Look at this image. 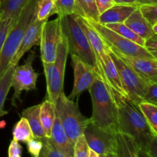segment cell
I'll return each mask as SVG.
<instances>
[{"instance_id":"6","label":"cell","mask_w":157,"mask_h":157,"mask_svg":"<svg viewBox=\"0 0 157 157\" xmlns=\"http://www.w3.org/2000/svg\"><path fill=\"white\" fill-rule=\"evenodd\" d=\"M55 112L61 121L71 144L74 147L77 139L84 133L90 118H87L81 113L78 104L68 99L64 91L57 99Z\"/></svg>"},{"instance_id":"43","label":"cell","mask_w":157,"mask_h":157,"mask_svg":"<svg viewBox=\"0 0 157 157\" xmlns=\"http://www.w3.org/2000/svg\"><path fill=\"white\" fill-rule=\"evenodd\" d=\"M9 157H21V155L13 154V155H10V156H9Z\"/></svg>"},{"instance_id":"4","label":"cell","mask_w":157,"mask_h":157,"mask_svg":"<svg viewBox=\"0 0 157 157\" xmlns=\"http://www.w3.org/2000/svg\"><path fill=\"white\" fill-rule=\"evenodd\" d=\"M36 16V0H30L12 24L0 54V76L10 65L19 48L26 29Z\"/></svg>"},{"instance_id":"37","label":"cell","mask_w":157,"mask_h":157,"mask_svg":"<svg viewBox=\"0 0 157 157\" xmlns=\"http://www.w3.org/2000/svg\"><path fill=\"white\" fill-rule=\"evenodd\" d=\"M95 3L100 15L117 5L113 0H95Z\"/></svg>"},{"instance_id":"21","label":"cell","mask_w":157,"mask_h":157,"mask_svg":"<svg viewBox=\"0 0 157 157\" xmlns=\"http://www.w3.org/2000/svg\"><path fill=\"white\" fill-rule=\"evenodd\" d=\"M39 116L41 125L47 137H50L52 126L55 121V105L48 100L45 99L41 104H40Z\"/></svg>"},{"instance_id":"15","label":"cell","mask_w":157,"mask_h":157,"mask_svg":"<svg viewBox=\"0 0 157 157\" xmlns=\"http://www.w3.org/2000/svg\"><path fill=\"white\" fill-rule=\"evenodd\" d=\"M136 5H115L99 15L98 22L101 25L124 23L127 18L137 9Z\"/></svg>"},{"instance_id":"20","label":"cell","mask_w":157,"mask_h":157,"mask_svg":"<svg viewBox=\"0 0 157 157\" xmlns=\"http://www.w3.org/2000/svg\"><path fill=\"white\" fill-rule=\"evenodd\" d=\"M30 0H0V19L16 20Z\"/></svg>"},{"instance_id":"14","label":"cell","mask_w":157,"mask_h":157,"mask_svg":"<svg viewBox=\"0 0 157 157\" xmlns=\"http://www.w3.org/2000/svg\"><path fill=\"white\" fill-rule=\"evenodd\" d=\"M45 21H47L38 20L36 17L32 20V21L25 32V35L23 36L18 51L14 55L12 59L11 60L10 64L17 65L23 55L28 51L30 50L31 48L33 47L34 45H39L41 29H42V26Z\"/></svg>"},{"instance_id":"39","label":"cell","mask_w":157,"mask_h":157,"mask_svg":"<svg viewBox=\"0 0 157 157\" xmlns=\"http://www.w3.org/2000/svg\"><path fill=\"white\" fill-rule=\"evenodd\" d=\"M113 1L118 5H136V0H113Z\"/></svg>"},{"instance_id":"23","label":"cell","mask_w":157,"mask_h":157,"mask_svg":"<svg viewBox=\"0 0 157 157\" xmlns=\"http://www.w3.org/2000/svg\"><path fill=\"white\" fill-rule=\"evenodd\" d=\"M17 65L10 64L6 71L0 76V117L9 113V111L4 110V104L11 88L12 74Z\"/></svg>"},{"instance_id":"7","label":"cell","mask_w":157,"mask_h":157,"mask_svg":"<svg viewBox=\"0 0 157 157\" xmlns=\"http://www.w3.org/2000/svg\"><path fill=\"white\" fill-rule=\"evenodd\" d=\"M110 57L119 75L123 88L127 98L136 105L144 101L147 83L141 78L129 64L121 59L114 52L107 47Z\"/></svg>"},{"instance_id":"22","label":"cell","mask_w":157,"mask_h":157,"mask_svg":"<svg viewBox=\"0 0 157 157\" xmlns=\"http://www.w3.org/2000/svg\"><path fill=\"white\" fill-rule=\"evenodd\" d=\"M117 157H137V147L131 137L122 133H117Z\"/></svg>"},{"instance_id":"5","label":"cell","mask_w":157,"mask_h":157,"mask_svg":"<svg viewBox=\"0 0 157 157\" xmlns=\"http://www.w3.org/2000/svg\"><path fill=\"white\" fill-rule=\"evenodd\" d=\"M68 54L67 37L61 30L55 61L53 63L42 62L47 89L45 99L50 101L55 105L59 95L64 91V72Z\"/></svg>"},{"instance_id":"10","label":"cell","mask_w":157,"mask_h":157,"mask_svg":"<svg viewBox=\"0 0 157 157\" xmlns=\"http://www.w3.org/2000/svg\"><path fill=\"white\" fill-rule=\"evenodd\" d=\"M61 35V29L59 17H57L53 21H47L44 23L39 42L42 62L53 63L55 61Z\"/></svg>"},{"instance_id":"35","label":"cell","mask_w":157,"mask_h":157,"mask_svg":"<svg viewBox=\"0 0 157 157\" xmlns=\"http://www.w3.org/2000/svg\"><path fill=\"white\" fill-rule=\"evenodd\" d=\"M26 144H27L28 151L32 157L39 156L40 152L42 148V142L40 138H33L31 140L28 141Z\"/></svg>"},{"instance_id":"42","label":"cell","mask_w":157,"mask_h":157,"mask_svg":"<svg viewBox=\"0 0 157 157\" xmlns=\"http://www.w3.org/2000/svg\"><path fill=\"white\" fill-rule=\"evenodd\" d=\"M88 157H99V154L96 153V152L93 151L90 149V152H89V156Z\"/></svg>"},{"instance_id":"31","label":"cell","mask_w":157,"mask_h":157,"mask_svg":"<svg viewBox=\"0 0 157 157\" xmlns=\"http://www.w3.org/2000/svg\"><path fill=\"white\" fill-rule=\"evenodd\" d=\"M42 142V148L38 157H65L64 154L54 145L50 137L40 138Z\"/></svg>"},{"instance_id":"30","label":"cell","mask_w":157,"mask_h":157,"mask_svg":"<svg viewBox=\"0 0 157 157\" xmlns=\"http://www.w3.org/2000/svg\"><path fill=\"white\" fill-rule=\"evenodd\" d=\"M55 2L52 0H36V18L41 21H48L54 15Z\"/></svg>"},{"instance_id":"27","label":"cell","mask_w":157,"mask_h":157,"mask_svg":"<svg viewBox=\"0 0 157 157\" xmlns=\"http://www.w3.org/2000/svg\"><path fill=\"white\" fill-rule=\"evenodd\" d=\"M138 108L145 117L153 131L157 133V105L147 101H142L138 104Z\"/></svg>"},{"instance_id":"25","label":"cell","mask_w":157,"mask_h":157,"mask_svg":"<svg viewBox=\"0 0 157 157\" xmlns=\"http://www.w3.org/2000/svg\"><path fill=\"white\" fill-rule=\"evenodd\" d=\"M12 135L14 140L18 142L27 143L28 141L35 138L29 122L22 117L14 127Z\"/></svg>"},{"instance_id":"17","label":"cell","mask_w":157,"mask_h":157,"mask_svg":"<svg viewBox=\"0 0 157 157\" xmlns=\"http://www.w3.org/2000/svg\"><path fill=\"white\" fill-rule=\"evenodd\" d=\"M103 70L104 72V76H105L106 83L117 94H119L121 96L127 98L125 91L123 88L122 84L121 82L119 75H118L117 70L116 68L114 63L110 57L109 53L108 48L107 49L106 52L103 56Z\"/></svg>"},{"instance_id":"36","label":"cell","mask_w":157,"mask_h":157,"mask_svg":"<svg viewBox=\"0 0 157 157\" xmlns=\"http://www.w3.org/2000/svg\"><path fill=\"white\" fill-rule=\"evenodd\" d=\"M144 48L157 59V36L154 35L153 36L145 40Z\"/></svg>"},{"instance_id":"9","label":"cell","mask_w":157,"mask_h":157,"mask_svg":"<svg viewBox=\"0 0 157 157\" xmlns=\"http://www.w3.org/2000/svg\"><path fill=\"white\" fill-rule=\"evenodd\" d=\"M35 55L34 52H31L27 60L22 65L15 67L12 74L11 87H13L14 94L12 98V105L16 107V101H20V95L23 90H29L36 89V82L38 74L34 70L32 63L35 59Z\"/></svg>"},{"instance_id":"40","label":"cell","mask_w":157,"mask_h":157,"mask_svg":"<svg viewBox=\"0 0 157 157\" xmlns=\"http://www.w3.org/2000/svg\"><path fill=\"white\" fill-rule=\"evenodd\" d=\"M137 6L147 4H157V0H136Z\"/></svg>"},{"instance_id":"28","label":"cell","mask_w":157,"mask_h":157,"mask_svg":"<svg viewBox=\"0 0 157 157\" xmlns=\"http://www.w3.org/2000/svg\"><path fill=\"white\" fill-rule=\"evenodd\" d=\"M54 14L58 17L69 15H78V6L76 0H57L54 6Z\"/></svg>"},{"instance_id":"13","label":"cell","mask_w":157,"mask_h":157,"mask_svg":"<svg viewBox=\"0 0 157 157\" xmlns=\"http://www.w3.org/2000/svg\"><path fill=\"white\" fill-rule=\"evenodd\" d=\"M109 48L111 49L121 59L129 64L132 69L144 81L147 82L157 83V59L156 58L127 56L119 53L113 48Z\"/></svg>"},{"instance_id":"3","label":"cell","mask_w":157,"mask_h":157,"mask_svg":"<svg viewBox=\"0 0 157 157\" xmlns=\"http://www.w3.org/2000/svg\"><path fill=\"white\" fill-rule=\"evenodd\" d=\"M59 18L61 30L67 37L69 54L78 56L104 81V77L90 42L77 21L75 15L59 17Z\"/></svg>"},{"instance_id":"38","label":"cell","mask_w":157,"mask_h":157,"mask_svg":"<svg viewBox=\"0 0 157 157\" xmlns=\"http://www.w3.org/2000/svg\"><path fill=\"white\" fill-rule=\"evenodd\" d=\"M13 154H21V147L18 141L12 140L9 147V156Z\"/></svg>"},{"instance_id":"45","label":"cell","mask_w":157,"mask_h":157,"mask_svg":"<svg viewBox=\"0 0 157 157\" xmlns=\"http://www.w3.org/2000/svg\"><path fill=\"white\" fill-rule=\"evenodd\" d=\"M99 157H107V155H99Z\"/></svg>"},{"instance_id":"32","label":"cell","mask_w":157,"mask_h":157,"mask_svg":"<svg viewBox=\"0 0 157 157\" xmlns=\"http://www.w3.org/2000/svg\"><path fill=\"white\" fill-rule=\"evenodd\" d=\"M90 148L87 144L84 135H81L77 139L74 145V156L73 157H88Z\"/></svg>"},{"instance_id":"26","label":"cell","mask_w":157,"mask_h":157,"mask_svg":"<svg viewBox=\"0 0 157 157\" xmlns=\"http://www.w3.org/2000/svg\"><path fill=\"white\" fill-rule=\"evenodd\" d=\"M105 26L110 30L113 31L116 33L119 34L120 35L123 36L124 38L133 41L136 44L144 47L145 40L143 39L141 37L135 34L130 29H129L124 23H112V24H107Z\"/></svg>"},{"instance_id":"18","label":"cell","mask_w":157,"mask_h":157,"mask_svg":"<svg viewBox=\"0 0 157 157\" xmlns=\"http://www.w3.org/2000/svg\"><path fill=\"white\" fill-rule=\"evenodd\" d=\"M124 24L129 29H131L135 34L139 35L144 40L156 35L153 32L151 25L142 16L138 7L127 18V20L124 21Z\"/></svg>"},{"instance_id":"11","label":"cell","mask_w":157,"mask_h":157,"mask_svg":"<svg viewBox=\"0 0 157 157\" xmlns=\"http://www.w3.org/2000/svg\"><path fill=\"white\" fill-rule=\"evenodd\" d=\"M83 135L89 148L96 152L98 154L107 156L116 153V134L104 131L89 121L84 129Z\"/></svg>"},{"instance_id":"44","label":"cell","mask_w":157,"mask_h":157,"mask_svg":"<svg viewBox=\"0 0 157 157\" xmlns=\"http://www.w3.org/2000/svg\"><path fill=\"white\" fill-rule=\"evenodd\" d=\"M107 157H117L115 154H110V155H107Z\"/></svg>"},{"instance_id":"16","label":"cell","mask_w":157,"mask_h":157,"mask_svg":"<svg viewBox=\"0 0 157 157\" xmlns=\"http://www.w3.org/2000/svg\"><path fill=\"white\" fill-rule=\"evenodd\" d=\"M50 139L54 145L65 156V157L74 156V147L71 144L57 113L55 115V121H54L52 131H51Z\"/></svg>"},{"instance_id":"8","label":"cell","mask_w":157,"mask_h":157,"mask_svg":"<svg viewBox=\"0 0 157 157\" xmlns=\"http://www.w3.org/2000/svg\"><path fill=\"white\" fill-rule=\"evenodd\" d=\"M87 22L98 32L107 47L127 56L155 58L144 47L124 38L104 25L92 21H87Z\"/></svg>"},{"instance_id":"12","label":"cell","mask_w":157,"mask_h":157,"mask_svg":"<svg viewBox=\"0 0 157 157\" xmlns=\"http://www.w3.org/2000/svg\"><path fill=\"white\" fill-rule=\"evenodd\" d=\"M71 55L75 81L71 93L67 98L74 101L75 98H78L84 90H88L98 76L78 56L75 55Z\"/></svg>"},{"instance_id":"1","label":"cell","mask_w":157,"mask_h":157,"mask_svg":"<svg viewBox=\"0 0 157 157\" xmlns=\"http://www.w3.org/2000/svg\"><path fill=\"white\" fill-rule=\"evenodd\" d=\"M113 91L117 106L119 133L128 135L138 149L156 157L157 133L147 122L137 105L113 90Z\"/></svg>"},{"instance_id":"2","label":"cell","mask_w":157,"mask_h":157,"mask_svg":"<svg viewBox=\"0 0 157 157\" xmlns=\"http://www.w3.org/2000/svg\"><path fill=\"white\" fill-rule=\"evenodd\" d=\"M88 90L93 107L90 122L106 132L113 134L119 133L117 106L113 89L97 77Z\"/></svg>"},{"instance_id":"33","label":"cell","mask_w":157,"mask_h":157,"mask_svg":"<svg viewBox=\"0 0 157 157\" xmlns=\"http://www.w3.org/2000/svg\"><path fill=\"white\" fill-rule=\"evenodd\" d=\"M15 20L11 18H6V19H0V54L4 44L5 40L7 36L10 28L12 24L15 22Z\"/></svg>"},{"instance_id":"29","label":"cell","mask_w":157,"mask_h":157,"mask_svg":"<svg viewBox=\"0 0 157 157\" xmlns=\"http://www.w3.org/2000/svg\"><path fill=\"white\" fill-rule=\"evenodd\" d=\"M141 15L151 25L153 32L157 34V4H147L138 6Z\"/></svg>"},{"instance_id":"34","label":"cell","mask_w":157,"mask_h":157,"mask_svg":"<svg viewBox=\"0 0 157 157\" xmlns=\"http://www.w3.org/2000/svg\"><path fill=\"white\" fill-rule=\"evenodd\" d=\"M144 101H147V102L157 105V83H147Z\"/></svg>"},{"instance_id":"19","label":"cell","mask_w":157,"mask_h":157,"mask_svg":"<svg viewBox=\"0 0 157 157\" xmlns=\"http://www.w3.org/2000/svg\"><path fill=\"white\" fill-rule=\"evenodd\" d=\"M40 105L41 104H37V105L28 107L25 109L21 113V117L27 120L34 135V137L35 138H42L46 136L44 129L41 125V120H40Z\"/></svg>"},{"instance_id":"46","label":"cell","mask_w":157,"mask_h":157,"mask_svg":"<svg viewBox=\"0 0 157 157\" xmlns=\"http://www.w3.org/2000/svg\"><path fill=\"white\" fill-rule=\"evenodd\" d=\"M52 1H53V2H56V1H57V0H52Z\"/></svg>"},{"instance_id":"41","label":"cell","mask_w":157,"mask_h":157,"mask_svg":"<svg viewBox=\"0 0 157 157\" xmlns=\"http://www.w3.org/2000/svg\"><path fill=\"white\" fill-rule=\"evenodd\" d=\"M136 155H137V157H153L148 152L138 148L137 152H136Z\"/></svg>"},{"instance_id":"24","label":"cell","mask_w":157,"mask_h":157,"mask_svg":"<svg viewBox=\"0 0 157 157\" xmlns=\"http://www.w3.org/2000/svg\"><path fill=\"white\" fill-rule=\"evenodd\" d=\"M78 6V16L87 21L98 22L99 12L97 8L95 0H76Z\"/></svg>"}]
</instances>
